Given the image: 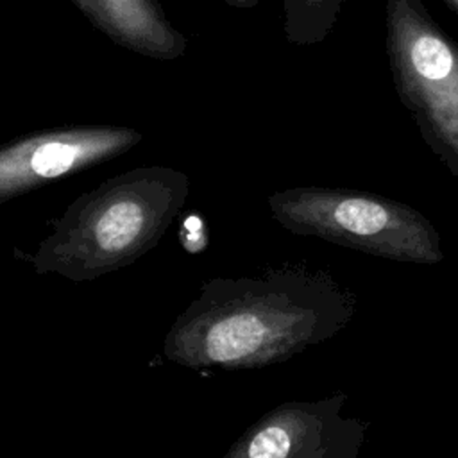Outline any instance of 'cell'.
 I'll return each mask as SVG.
<instances>
[{
	"mask_svg": "<svg viewBox=\"0 0 458 458\" xmlns=\"http://www.w3.org/2000/svg\"><path fill=\"white\" fill-rule=\"evenodd\" d=\"M444 2H445V4H447V5H449V7L458 14V0H444Z\"/></svg>",
	"mask_w": 458,
	"mask_h": 458,
	"instance_id": "30bf717a",
	"label": "cell"
},
{
	"mask_svg": "<svg viewBox=\"0 0 458 458\" xmlns=\"http://www.w3.org/2000/svg\"><path fill=\"white\" fill-rule=\"evenodd\" d=\"M222 2H225L227 5H233V7L247 9V7H254L259 0H222Z\"/></svg>",
	"mask_w": 458,
	"mask_h": 458,
	"instance_id": "9c48e42d",
	"label": "cell"
},
{
	"mask_svg": "<svg viewBox=\"0 0 458 458\" xmlns=\"http://www.w3.org/2000/svg\"><path fill=\"white\" fill-rule=\"evenodd\" d=\"M392 84L424 143L458 177V41L422 0H386Z\"/></svg>",
	"mask_w": 458,
	"mask_h": 458,
	"instance_id": "277c9868",
	"label": "cell"
},
{
	"mask_svg": "<svg viewBox=\"0 0 458 458\" xmlns=\"http://www.w3.org/2000/svg\"><path fill=\"white\" fill-rule=\"evenodd\" d=\"M344 0H283L286 41L297 47L322 43L335 29Z\"/></svg>",
	"mask_w": 458,
	"mask_h": 458,
	"instance_id": "ba28073f",
	"label": "cell"
},
{
	"mask_svg": "<svg viewBox=\"0 0 458 458\" xmlns=\"http://www.w3.org/2000/svg\"><path fill=\"white\" fill-rule=\"evenodd\" d=\"M347 406L344 392L283 403L249 426L225 458H358L367 422Z\"/></svg>",
	"mask_w": 458,
	"mask_h": 458,
	"instance_id": "5b68a950",
	"label": "cell"
},
{
	"mask_svg": "<svg viewBox=\"0 0 458 458\" xmlns=\"http://www.w3.org/2000/svg\"><path fill=\"white\" fill-rule=\"evenodd\" d=\"M114 45L143 57L172 61L184 54L186 38L156 0H70Z\"/></svg>",
	"mask_w": 458,
	"mask_h": 458,
	"instance_id": "52a82bcc",
	"label": "cell"
},
{
	"mask_svg": "<svg viewBox=\"0 0 458 458\" xmlns=\"http://www.w3.org/2000/svg\"><path fill=\"white\" fill-rule=\"evenodd\" d=\"M358 295L329 270L284 263L249 277H216L177 317L165 356L188 369L238 370L284 361L349 326Z\"/></svg>",
	"mask_w": 458,
	"mask_h": 458,
	"instance_id": "6da1fadb",
	"label": "cell"
},
{
	"mask_svg": "<svg viewBox=\"0 0 458 458\" xmlns=\"http://www.w3.org/2000/svg\"><path fill=\"white\" fill-rule=\"evenodd\" d=\"M141 141L120 125H73L32 132L0 147V202L48 181L113 159Z\"/></svg>",
	"mask_w": 458,
	"mask_h": 458,
	"instance_id": "8992f818",
	"label": "cell"
},
{
	"mask_svg": "<svg viewBox=\"0 0 458 458\" xmlns=\"http://www.w3.org/2000/svg\"><path fill=\"white\" fill-rule=\"evenodd\" d=\"M272 216L299 236L399 263L437 265L444 259L440 233L429 218L395 199L327 186H297L272 193Z\"/></svg>",
	"mask_w": 458,
	"mask_h": 458,
	"instance_id": "3957f363",
	"label": "cell"
},
{
	"mask_svg": "<svg viewBox=\"0 0 458 458\" xmlns=\"http://www.w3.org/2000/svg\"><path fill=\"white\" fill-rule=\"evenodd\" d=\"M190 179L152 165L118 174L77 197L38 245V274L91 281L131 265L157 245L181 213Z\"/></svg>",
	"mask_w": 458,
	"mask_h": 458,
	"instance_id": "7a4b0ae2",
	"label": "cell"
}]
</instances>
